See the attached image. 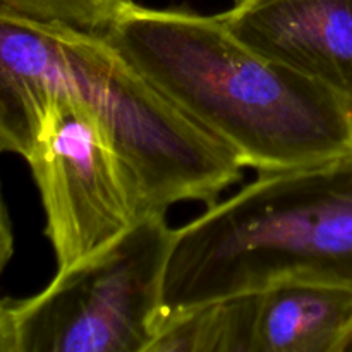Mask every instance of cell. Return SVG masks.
Wrapping results in <instances>:
<instances>
[{"label":"cell","mask_w":352,"mask_h":352,"mask_svg":"<svg viewBox=\"0 0 352 352\" xmlns=\"http://www.w3.org/2000/svg\"><path fill=\"white\" fill-rule=\"evenodd\" d=\"M14 254V232L7 212L6 199L2 195V182H0V277L6 272L10 258Z\"/></svg>","instance_id":"cell-8"},{"label":"cell","mask_w":352,"mask_h":352,"mask_svg":"<svg viewBox=\"0 0 352 352\" xmlns=\"http://www.w3.org/2000/svg\"><path fill=\"white\" fill-rule=\"evenodd\" d=\"M253 352H352V287L287 277L254 292Z\"/></svg>","instance_id":"cell-5"},{"label":"cell","mask_w":352,"mask_h":352,"mask_svg":"<svg viewBox=\"0 0 352 352\" xmlns=\"http://www.w3.org/2000/svg\"><path fill=\"white\" fill-rule=\"evenodd\" d=\"M102 36L243 167L265 174L352 153V105L244 45L219 16L131 2Z\"/></svg>","instance_id":"cell-1"},{"label":"cell","mask_w":352,"mask_h":352,"mask_svg":"<svg viewBox=\"0 0 352 352\" xmlns=\"http://www.w3.org/2000/svg\"><path fill=\"white\" fill-rule=\"evenodd\" d=\"M287 277L352 287V153L260 174L174 230L160 323Z\"/></svg>","instance_id":"cell-2"},{"label":"cell","mask_w":352,"mask_h":352,"mask_svg":"<svg viewBox=\"0 0 352 352\" xmlns=\"http://www.w3.org/2000/svg\"><path fill=\"white\" fill-rule=\"evenodd\" d=\"M254 299L239 294L168 316L148 352H253Z\"/></svg>","instance_id":"cell-6"},{"label":"cell","mask_w":352,"mask_h":352,"mask_svg":"<svg viewBox=\"0 0 352 352\" xmlns=\"http://www.w3.org/2000/svg\"><path fill=\"white\" fill-rule=\"evenodd\" d=\"M223 26L352 105V0H232Z\"/></svg>","instance_id":"cell-4"},{"label":"cell","mask_w":352,"mask_h":352,"mask_svg":"<svg viewBox=\"0 0 352 352\" xmlns=\"http://www.w3.org/2000/svg\"><path fill=\"white\" fill-rule=\"evenodd\" d=\"M133 0H0V7L31 19L103 34Z\"/></svg>","instance_id":"cell-7"},{"label":"cell","mask_w":352,"mask_h":352,"mask_svg":"<svg viewBox=\"0 0 352 352\" xmlns=\"http://www.w3.org/2000/svg\"><path fill=\"white\" fill-rule=\"evenodd\" d=\"M0 352H17L16 329L9 302L0 301Z\"/></svg>","instance_id":"cell-9"},{"label":"cell","mask_w":352,"mask_h":352,"mask_svg":"<svg viewBox=\"0 0 352 352\" xmlns=\"http://www.w3.org/2000/svg\"><path fill=\"white\" fill-rule=\"evenodd\" d=\"M174 230L165 212L60 268L33 298L9 302L17 352H148L162 316Z\"/></svg>","instance_id":"cell-3"}]
</instances>
